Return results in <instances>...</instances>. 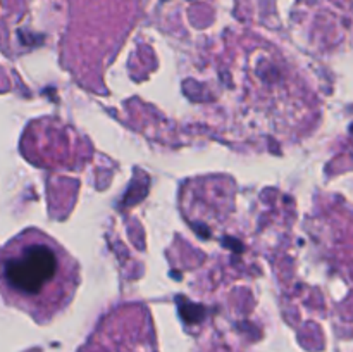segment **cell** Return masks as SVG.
I'll use <instances>...</instances> for the list:
<instances>
[{
  "instance_id": "6da1fadb",
  "label": "cell",
  "mask_w": 353,
  "mask_h": 352,
  "mask_svg": "<svg viewBox=\"0 0 353 352\" xmlns=\"http://www.w3.org/2000/svg\"><path fill=\"white\" fill-rule=\"evenodd\" d=\"M78 285V262L43 231L26 230L0 248V292L40 323L64 309Z\"/></svg>"
}]
</instances>
